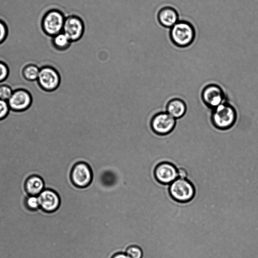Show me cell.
Masks as SVG:
<instances>
[{
    "label": "cell",
    "mask_w": 258,
    "mask_h": 258,
    "mask_svg": "<svg viewBox=\"0 0 258 258\" xmlns=\"http://www.w3.org/2000/svg\"><path fill=\"white\" fill-rule=\"evenodd\" d=\"M237 117L235 107L226 101L212 110L211 121L216 129L226 131L234 126Z\"/></svg>",
    "instance_id": "obj_1"
},
{
    "label": "cell",
    "mask_w": 258,
    "mask_h": 258,
    "mask_svg": "<svg viewBox=\"0 0 258 258\" xmlns=\"http://www.w3.org/2000/svg\"><path fill=\"white\" fill-rule=\"evenodd\" d=\"M196 32L193 26L184 20H179L169 29V36L172 43L179 47H186L194 41Z\"/></svg>",
    "instance_id": "obj_2"
},
{
    "label": "cell",
    "mask_w": 258,
    "mask_h": 258,
    "mask_svg": "<svg viewBox=\"0 0 258 258\" xmlns=\"http://www.w3.org/2000/svg\"><path fill=\"white\" fill-rule=\"evenodd\" d=\"M65 19L63 13L58 9L49 10L45 14L41 22L44 32L52 37L62 32Z\"/></svg>",
    "instance_id": "obj_3"
},
{
    "label": "cell",
    "mask_w": 258,
    "mask_h": 258,
    "mask_svg": "<svg viewBox=\"0 0 258 258\" xmlns=\"http://www.w3.org/2000/svg\"><path fill=\"white\" fill-rule=\"evenodd\" d=\"M36 82L42 90L45 92H51L59 87L60 77L55 68L45 64L40 68Z\"/></svg>",
    "instance_id": "obj_4"
},
{
    "label": "cell",
    "mask_w": 258,
    "mask_h": 258,
    "mask_svg": "<svg viewBox=\"0 0 258 258\" xmlns=\"http://www.w3.org/2000/svg\"><path fill=\"white\" fill-rule=\"evenodd\" d=\"M176 124V119L165 111H161L157 112L152 117L150 126L155 134L164 137L173 131Z\"/></svg>",
    "instance_id": "obj_5"
},
{
    "label": "cell",
    "mask_w": 258,
    "mask_h": 258,
    "mask_svg": "<svg viewBox=\"0 0 258 258\" xmlns=\"http://www.w3.org/2000/svg\"><path fill=\"white\" fill-rule=\"evenodd\" d=\"M201 99L204 104L212 110L227 101L223 89L214 83L208 84L203 88Z\"/></svg>",
    "instance_id": "obj_6"
},
{
    "label": "cell",
    "mask_w": 258,
    "mask_h": 258,
    "mask_svg": "<svg viewBox=\"0 0 258 258\" xmlns=\"http://www.w3.org/2000/svg\"><path fill=\"white\" fill-rule=\"evenodd\" d=\"M169 191L173 199L180 202L190 201L195 194V188L191 182L181 178L176 179L171 183Z\"/></svg>",
    "instance_id": "obj_7"
},
{
    "label": "cell",
    "mask_w": 258,
    "mask_h": 258,
    "mask_svg": "<svg viewBox=\"0 0 258 258\" xmlns=\"http://www.w3.org/2000/svg\"><path fill=\"white\" fill-rule=\"evenodd\" d=\"M11 110L22 112L28 109L32 102V97L27 90L20 88L14 90L8 101Z\"/></svg>",
    "instance_id": "obj_8"
},
{
    "label": "cell",
    "mask_w": 258,
    "mask_h": 258,
    "mask_svg": "<svg viewBox=\"0 0 258 258\" xmlns=\"http://www.w3.org/2000/svg\"><path fill=\"white\" fill-rule=\"evenodd\" d=\"M71 177L76 186L81 188L86 187L92 181L91 169L87 163L84 162H78L74 166Z\"/></svg>",
    "instance_id": "obj_9"
},
{
    "label": "cell",
    "mask_w": 258,
    "mask_h": 258,
    "mask_svg": "<svg viewBox=\"0 0 258 258\" xmlns=\"http://www.w3.org/2000/svg\"><path fill=\"white\" fill-rule=\"evenodd\" d=\"M84 30V24L81 18L76 15L66 17L62 32L72 42L82 38Z\"/></svg>",
    "instance_id": "obj_10"
},
{
    "label": "cell",
    "mask_w": 258,
    "mask_h": 258,
    "mask_svg": "<svg viewBox=\"0 0 258 258\" xmlns=\"http://www.w3.org/2000/svg\"><path fill=\"white\" fill-rule=\"evenodd\" d=\"M156 179L161 184L171 183L178 177L177 170L172 163L163 161L159 163L154 170Z\"/></svg>",
    "instance_id": "obj_11"
},
{
    "label": "cell",
    "mask_w": 258,
    "mask_h": 258,
    "mask_svg": "<svg viewBox=\"0 0 258 258\" xmlns=\"http://www.w3.org/2000/svg\"><path fill=\"white\" fill-rule=\"evenodd\" d=\"M40 209L43 212L51 213L56 211L60 205V198L54 190L45 188L38 196Z\"/></svg>",
    "instance_id": "obj_12"
},
{
    "label": "cell",
    "mask_w": 258,
    "mask_h": 258,
    "mask_svg": "<svg viewBox=\"0 0 258 258\" xmlns=\"http://www.w3.org/2000/svg\"><path fill=\"white\" fill-rule=\"evenodd\" d=\"M157 19L162 26L169 29L179 20L177 11L170 6L161 8L157 14Z\"/></svg>",
    "instance_id": "obj_13"
},
{
    "label": "cell",
    "mask_w": 258,
    "mask_h": 258,
    "mask_svg": "<svg viewBox=\"0 0 258 258\" xmlns=\"http://www.w3.org/2000/svg\"><path fill=\"white\" fill-rule=\"evenodd\" d=\"M24 188L27 195L38 196L45 188V183L39 175L32 174L25 180Z\"/></svg>",
    "instance_id": "obj_14"
},
{
    "label": "cell",
    "mask_w": 258,
    "mask_h": 258,
    "mask_svg": "<svg viewBox=\"0 0 258 258\" xmlns=\"http://www.w3.org/2000/svg\"><path fill=\"white\" fill-rule=\"evenodd\" d=\"M187 110V106L182 99L174 98L166 103L165 111L172 117L177 119L182 117Z\"/></svg>",
    "instance_id": "obj_15"
},
{
    "label": "cell",
    "mask_w": 258,
    "mask_h": 258,
    "mask_svg": "<svg viewBox=\"0 0 258 258\" xmlns=\"http://www.w3.org/2000/svg\"><path fill=\"white\" fill-rule=\"evenodd\" d=\"M51 42L53 47L60 51L69 49L72 42L63 32L53 36Z\"/></svg>",
    "instance_id": "obj_16"
},
{
    "label": "cell",
    "mask_w": 258,
    "mask_h": 258,
    "mask_svg": "<svg viewBox=\"0 0 258 258\" xmlns=\"http://www.w3.org/2000/svg\"><path fill=\"white\" fill-rule=\"evenodd\" d=\"M40 69L38 66L32 63L25 65L22 70L23 78L29 82L37 81Z\"/></svg>",
    "instance_id": "obj_17"
},
{
    "label": "cell",
    "mask_w": 258,
    "mask_h": 258,
    "mask_svg": "<svg viewBox=\"0 0 258 258\" xmlns=\"http://www.w3.org/2000/svg\"><path fill=\"white\" fill-rule=\"evenodd\" d=\"M23 203L25 208L29 211L35 212L40 209L38 196L27 195L24 199Z\"/></svg>",
    "instance_id": "obj_18"
},
{
    "label": "cell",
    "mask_w": 258,
    "mask_h": 258,
    "mask_svg": "<svg viewBox=\"0 0 258 258\" xmlns=\"http://www.w3.org/2000/svg\"><path fill=\"white\" fill-rule=\"evenodd\" d=\"M13 91L14 90L9 85L0 84V99L8 101Z\"/></svg>",
    "instance_id": "obj_19"
},
{
    "label": "cell",
    "mask_w": 258,
    "mask_h": 258,
    "mask_svg": "<svg viewBox=\"0 0 258 258\" xmlns=\"http://www.w3.org/2000/svg\"><path fill=\"white\" fill-rule=\"evenodd\" d=\"M125 253L131 258H142L143 251L139 246L132 245L127 248Z\"/></svg>",
    "instance_id": "obj_20"
},
{
    "label": "cell",
    "mask_w": 258,
    "mask_h": 258,
    "mask_svg": "<svg viewBox=\"0 0 258 258\" xmlns=\"http://www.w3.org/2000/svg\"><path fill=\"white\" fill-rule=\"evenodd\" d=\"M10 110L8 101L0 99V120L4 119Z\"/></svg>",
    "instance_id": "obj_21"
},
{
    "label": "cell",
    "mask_w": 258,
    "mask_h": 258,
    "mask_svg": "<svg viewBox=\"0 0 258 258\" xmlns=\"http://www.w3.org/2000/svg\"><path fill=\"white\" fill-rule=\"evenodd\" d=\"M9 74V66L5 61L0 60V83L7 79Z\"/></svg>",
    "instance_id": "obj_22"
},
{
    "label": "cell",
    "mask_w": 258,
    "mask_h": 258,
    "mask_svg": "<svg viewBox=\"0 0 258 258\" xmlns=\"http://www.w3.org/2000/svg\"><path fill=\"white\" fill-rule=\"evenodd\" d=\"M8 33V29L6 23L0 19V44L6 39Z\"/></svg>",
    "instance_id": "obj_23"
},
{
    "label": "cell",
    "mask_w": 258,
    "mask_h": 258,
    "mask_svg": "<svg viewBox=\"0 0 258 258\" xmlns=\"http://www.w3.org/2000/svg\"><path fill=\"white\" fill-rule=\"evenodd\" d=\"M177 175L179 178L185 179L187 177V174L186 171L184 169L180 168L177 170Z\"/></svg>",
    "instance_id": "obj_24"
},
{
    "label": "cell",
    "mask_w": 258,
    "mask_h": 258,
    "mask_svg": "<svg viewBox=\"0 0 258 258\" xmlns=\"http://www.w3.org/2000/svg\"><path fill=\"white\" fill-rule=\"evenodd\" d=\"M111 258H131L128 255L124 252H119L115 254Z\"/></svg>",
    "instance_id": "obj_25"
}]
</instances>
